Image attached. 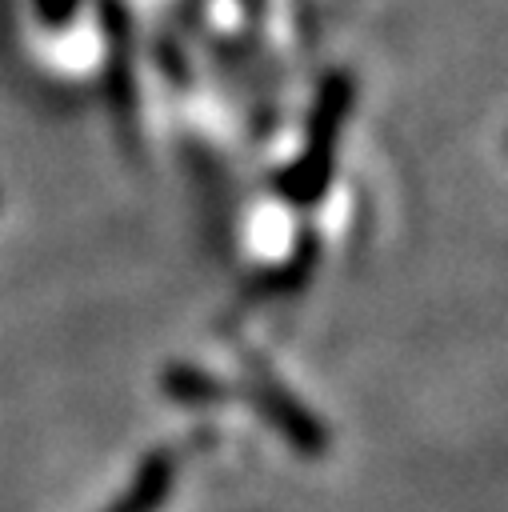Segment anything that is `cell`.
<instances>
[{"label":"cell","mask_w":508,"mask_h":512,"mask_svg":"<svg viewBox=\"0 0 508 512\" xmlns=\"http://www.w3.org/2000/svg\"><path fill=\"white\" fill-rule=\"evenodd\" d=\"M356 104V80L344 68H332L320 76L312 104H308V120H304V140L292 156L288 168L276 172L272 188L284 204L292 208H316L336 176V152H340V136L344 124L352 116Z\"/></svg>","instance_id":"cell-1"},{"label":"cell","mask_w":508,"mask_h":512,"mask_svg":"<svg viewBox=\"0 0 508 512\" xmlns=\"http://www.w3.org/2000/svg\"><path fill=\"white\" fill-rule=\"evenodd\" d=\"M104 32V108L112 116L116 140L128 156L140 152V84H136V40L132 12L124 0H96Z\"/></svg>","instance_id":"cell-2"},{"label":"cell","mask_w":508,"mask_h":512,"mask_svg":"<svg viewBox=\"0 0 508 512\" xmlns=\"http://www.w3.org/2000/svg\"><path fill=\"white\" fill-rule=\"evenodd\" d=\"M240 392L244 400L260 412V420L304 460H324L328 456V424L272 372L268 360L260 356H244V376H240Z\"/></svg>","instance_id":"cell-3"},{"label":"cell","mask_w":508,"mask_h":512,"mask_svg":"<svg viewBox=\"0 0 508 512\" xmlns=\"http://www.w3.org/2000/svg\"><path fill=\"white\" fill-rule=\"evenodd\" d=\"M172 488H176V456L168 448H152L136 464L124 492H116L100 512H160L168 504Z\"/></svg>","instance_id":"cell-4"},{"label":"cell","mask_w":508,"mask_h":512,"mask_svg":"<svg viewBox=\"0 0 508 512\" xmlns=\"http://www.w3.org/2000/svg\"><path fill=\"white\" fill-rule=\"evenodd\" d=\"M160 388H164L168 400L188 404V408H204V404H220V400L236 396V388L228 380L204 372L200 364H168Z\"/></svg>","instance_id":"cell-5"},{"label":"cell","mask_w":508,"mask_h":512,"mask_svg":"<svg viewBox=\"0 0 508 512\" xmlns=\"http://www.w3.org/2000/svg\"><path fill=\"white\" fill-rule=\"evenodd\" d=\"M320 264V236L316 232H300L292 244V256H284V264H276L272 272H264L260 292L264 296H284V292H300L312 272Z\"/></svg>","instance_id":"cell-6"},{"label":"cell","mask_w":508,"mask_h":512,"mask_svg":"<svg viewBox=\"0 0 508 512\" xmlns=\"http://www.w3.org/2000/svg\"><path fill=\"white\" fill-rule=\"evenodd\" d=\"M80 4L84 0H32V12L48 32H64L80 16Z\"/></svg>","instance_id":"cell-7"},{"label":"cell","mask_w":508,"mask_h":512,"mask_svg":"<svg viewBox=\"0 0 508 512\" xmlns=\"http://www.w3.org/2000/svg\"><path fill=\"white\" fill-rule=\"evenodd\" d=\"M152 56L160 60V68H164V72H168L176 84H188V80H192V68H188L184 52H180L172 40H156V44H152Z\"/></svg>","instance_id":"cell-8"},{"label":"cell","mask_w":508,"mask_h":512,"mask_svg":"<svg viewBox=\"0 0 508 512\" xmlns=\"http://www.w3.org/2000/svg\"><path fill=\"white\" fill-rule=\"evenodd\" d=\"M340 4H348V0H340Z\"/></svg>","instance_id":"cell-9"}]
</instances>
